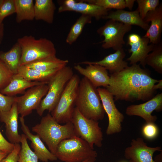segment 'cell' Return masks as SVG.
Wrapping results in <instances>:
<instances>
[{"label":"cell","mask_w":162,"mask_h":162,"mask_svg":"<svg viewBox=\"0 0 162 162\" xmlns=\"http://www.w3.org/2000/svg\"><path fill=\"white\" fill-rule=\"evenodd\" d=\"M55 155L63 162H80L87 160L95 161L98 154L86 142L75 136L61 141L57 147Z\"/></svg>","instance_id":"cell-4"},{"label":"cell","mask_w":162,"mask_h":162,"mask_svg":"<svg viewBox=\"0 0 162 162\" xmlns=\"http://www.w3.org/2000/svg\"><path fill=\"white\" fill-rule=\"evenodd\" d=\"M34 19L49 24L53 21L55 5L52 0H35L34 4Z\"/></svg>","instance_id":"cell-23"},{"label":"cell","mask_w":162,"mask_h":162,"mask_svg":"<svg viewBox=\"0 0 162 162\" xmlns=\"http://www.w3.org/2000/svg\"><path fill=\"white\" fill-rule=\"evenodd\" d=\"M68 62L67 60L61 59L55 56L36 61L25 66L38 70L46 72L60 70L67 66Z\"/></svg>","instance_id":"cell-26"},{"label":"cell","mask_w":162,"mask_h":162,"mask_svg":"<svg viewBox=\"0 0 162 162\" xmlns=\"http://www.w3.org/2000/svg\"><path fill=\"white\" fill-rule=\"evenodd\" d=\"M126 7L131 10L132 9L134 3L136 0H125Z\"/></svg>","instance_id":"cell-40"},{"label":"cell","mask_w":162,"mask_h":162,"mask_svg":"<svg viewBox=\"0 0 162 162\" xmlns=\"http://www.w3.org/2000/svg\"><path fill=\"white\" fill-rule=\"evenodd\" d=\"M4 25L3 22H0V44L1 43L4 34Z\"/></svg>","instance_id":"cell-41"},{"label":"cell","mask_w":162,"mask_h":162,"mask_svg":"<svg viewBox=\"0 0 162 162\" xmlns=\"http://www.w3.org/2000/svg\"><path fill=\"white\" fill-rule=\"evenodd\" d=\"M43 84H47L43 82L30 81L16 74L14 75L10 83L0 92L6 95L14 96L18 94H24L28 88Z\"/></svg>","instance_id":"cell-22"},{"label":"cell","mask_w":162,"mask_h":162,"mask_svg":"<svg viewBox=\"0 0 162 162\" xmlns=\"http://www.w3.org/2000/svg\"><path fill=\"white\" fill-rule=\"evenodd\" d=\"M3 0H0V6Z\"/></svg>","instance_id":"cell-46"},{"label":"cell","mask_w":162,"mask_h":162,"mask_svg":"<svg viewBox=\"0 0 162 162\" xmlns=\"http://www.w3.org/2000/svg\"><path fill=\"white\" fill-rule=\"evenodd\" d=\"M21 136V145L17 162H38V158L30 148L26 136L24 134H22Z\"/></svg>","instance_id":"cell-30"},{"label":"cell","mask_w":162,"mask_h":162,"mask_svg":"<svg viewBox=\"0 0 162 162\" xmlns=\"http://www.w3.org/2000/svg\"><path fill=\"white\" fill-rule=\"evenodd\" d=\"M159 80L151 77L148 69L136 64L111 74L106 88L115 100L147 101L154 96L156 90L154 86Z\"/></svg>","instance_id":"cell-1"},{"label":"cell","mask_w":162,"mask_h":162,"mask_svg":"<svg viewBox=\"0 0 162 162\" xmlns=\"http://www.w3.org/2000/svg\"><path fill=\"white\" fill-rule=\"evenodd\" d=\"M14 144L8 141L0 131V150L9 154L13 150Z\"/></svg>","instance_id":"cell-38"},{"label":"cell","mask_w":162,"mask_h":162,"mask_svg":"<svg viewBox=\"0 0 162 162\" xmlns=\"http://www.w3.org/2000/svg\"><path fill=\"white\" fill-rule=\"evenodd\" d=\"M16 97L6 95L0 92V113L10 109L16 101Z\"/></svg>","instance_id":"cell-36"},{"label":"cell","mask_w":162,"mask_h":162,"mask_svg":"<svg viewBox=\"0 0 162 162\" xmlns=\"http://www.w3.org/2000/svg\"><path fill=\"white\" fill-rule=\"evenodd\" d=\"M162 151L161 147L148 146L143 138L138 137L132 140L130 146L125 149L124 156L129 162H154V153Z\"/></svg>","instance_id":"cell-13"},{"label":"cell","mask_w":162,"mask_h":162,"mask_svg":"<svg viewBox=\"0 0 162 162\" xmlns=\"http://www.w3.org/2000/svg\"><path fill=\"white\" fill-rule=\"evenodd\" d=\"M19 143L14 144L13 151L1 161V162H17L19 159V154L21 149Z\"/></svg>","instance_id":"cell-37"},{"label":"cell","mask_w":162,"mask_h":162,"mask_svg":"<svg viewBox=\"0 0 162 162\" xmlns=\"http://www.w3.org/2000/svg\"></svg>","instance_id":"cell-47"},{"label":"cell","mask_w":162,"mask_h":162,"mask_svg":"<svg viewBox=\"0 0 162 162\" xmlns=\"http://www.w3.org/2000/svg\"><path fill=\"white\" fill-rule=\"evenodd\" d=\"M15 13L14 0H3L0 6V22L7 16Z\"/></svg>","instance_id":"cell-34"},{"label":"cell","mask_w":162,"mask_h":162,"mask_svg":"<svg viewBox=\"0 0 162 162\" xmlns=\"http://www.w3.org/2000/svg\"><path fill=\"white\" fill-rule=\"evenodd\" d=\"M14 75L0 58V91L10 83Z\"/></svg>","instance_id":"cell-33"},{"label":"cell","mask_w":162,"mask_h":162,"mask_svg":"<svg viewBox=\"0 0 162 162\" xmlns=\"http://www.w3.org/2000/svg\"><path fill=\"white\" fill-rule=\"evenodd\" d=\"M162 152L155 158L154 162H162Z\"/></svg>","instance_id":"cell-44"},{"label":"cell","mask_w":162,"mask_h":162,"mask_svg":"<svg viewBox=\"0 0 162 162\" xmlns=\"http://www.w3.org/2000/svg\"><path fill=\"white\" fill-rule=\"evenodd\" d=\"M75 107L88 119L98 121L104 117L105 112L97 88L84 77L80 81Z\"/></svg>","instance_id":"cell-3"},{"label":"cell","mask_w":162,"mask_h":162,"mask_svg":"<svg viewBox=\"0 0 162 162\" xmlns=\"http://www.w3.org/2000/svg\"><path fill=\"white\" fill-rule=\"evenodd\" d=\"M154 89L155 90L158 89L162 90V80H159L158 82L155 84L154 86Z\"/></svg>","instance_id":"cell-42"},{"label":"cell","mask_w":162,"mask_h":162,"mask_svg":"<svg viewBox=\"0 0 162 162\" xmlns=\"http://www.w3.org/2000/svg\"><path fill=\"white\" fill-rule=\"evenodd\" d=\"M83 1L94 4L106 9L123 10L126 8L125 0H83Z\"/></svg>","instance_id":"cell-31"},{"label":"cell","mask_w":162,"mask_h":162,"mask_svg":"<svg viewBox=\"0 0 162 162\" xmlns=\"http://www.w3.org/2000/svg\"><path fill=\"white\" fill-rule=\"evenodd\" d=\"M144 20L151 25L143 36L149 40V43L157 45L160 42L162 31V4L154 10L148 13Z\"/></svg>","instance_id":"cell-18"},{"label":"cell","mask_w":162,"mask_h":162,"mask_svg":"<svg viewBox=\"0 0 162 162\" xmlns=\"http://www.w3.org/2000/svg\"><path fill=\"white\" fill-rule=\"evenodd\" d=\"M19 118L21 129L27 139L31 141V147L38 160L43 162L56 160L58 159L56 156L46 148L39 136L31 133L25 123L24 117H20Z\"/></svg>","instance_id":"cell-17"},{"label":"cell","mask_w":162,"mask_h":162,"mask_svg":"<svg viewBox=\"0 0 162 162\" xmlns=\"http://www.w3.org/2000/svg\"><path fill=\"white\" fill-rule=\"evenodd\" d=\"M132 29V26L112 20H109L97 30L104 37L102 47L104 49L112 48L115 51L123 48L125 44L124 36Z\"/></svg>","instance_id":"cell-9"},{"label":"cell","mask_w":162,"mask_h":162,"mask_svg":"<svg viewBox=\"0 0 162 162\" xmlns=\"http://www.w3.org/2000/svg\"><path fill=\"white\" fill-rule=\"evenodd\" d=\"M14 2L16 21L17 23L34 19V4L33 0H14Z\"/></svg>","instance_id":"cell-27"},{"label":"cell","mask_w":162,"mask_h":162,"mask_svg":"<svg viewBox=\"0 0 162 162\" xmlns=\"http://www.w3.org/2000/svg\"><path fill=\"white\" fill-rule=\"evenodd\" d=\"M17 42L21 49L20 66L56 56L54 44L46 38L36 39L32 35H25Z\"/></svg>","instance_id":"cell-5"},{"label":"cell","mask_w":162,"mask_h":162,"mask_svg":"<svg viewBox=\"0 0 162 162\" xmlns=\"http://www.w3.org/2000/svg\"><path fill=\"white\" fill-rule=\"evenodd\" d=\"M47 84H43L32 87L23 95L16 97V102L19 114L24 117L36 110L43 98L48 90Z\"/></svg>","instance_id":"cell-11"},{"label":"cell","mask_w":162,"mask_h":162,"mask_svg":"<svg viewBox=\"0 0 162 162\" xmlns=\"http://www.w3.org/2000/svg\"><path fill=\"white\" fill-rule=\"evenodd\" d=\"M19 115L16 102L10 110L0 113V121L5 124L6 136L9 142L13 144L19 143L21 140L18 131Z\"/></svg>","instance_id":"cell-16"},{"label":"cell","mask_w":162,"mask_h":162,"mask_svg":"<svg viewBox=\"0 0 162 162\" xmlns=\"http://www.w3.org/2000/svg\"><path fill=\"white\" fill-rule=\"evenodd\" d=\"M141 132L143 136L145 138L148 140H152L158 136L159 129L154 122L146 123L142 126Z\"/></svg>","instance_id":"cell-35"},{"label":"cell","mask_w":162,"mask_h":162,"mask_svg":"<svg viewBox=\"0 0 162 162\" xmlns=\"http://www.w3.org/2000/svg\"><path fill=\"white\" fill-rule=\"evenodd\" d=\"M92 18L89 16L82 14L71 27L67 37L66 43L70 45L74 43L81 33L85 25L92 22Z\"/></svg>","instance_id":"cell-28"},{"label":"cell","mask_w":162,"mask_h":162,"mask_svg":"<svg viewBox=\"0 0 162 162\" xmlns=\"http://www.w3.org/2000/svg\"><path fill=\"white\" fill-rule=\"evenodd\" d=\"M149 39L143 36L138 42L128 44L131 46L128 51L131 54L127 60L130 61L131 64L140 62L139 64L145 67L146 57L153 50L156 45L151 44H149Z\"/></svg>","instance_id":"cell-20"},{"label":"cell","mask_w":162,"mask_h":162,"mask_svg":"<svg viewBox=\"0 0 162 162\" xmlns=\"http://www.w3.org/2000/svg\"><path fill=\"white\" fill-rule=\"evenodd\" d=\"M145 63L156 72L162 74V45L161 42L156 45L153 50L146 57Z\"/></svg>","instance_id":"cell-29"},{"label":"cell","mask_w":162,"mask_h":162,"mask_svg":"<svg viewBox=\"0 0 162 162\" xmlns=\"http://www.w3.org/2000/svg\"><path fill=\"white\" fill-rule=\"evenodd\" d=\"M138 4L136 9L139 15L143 20H144L149 12L154 10L159 5V0H137Z\"/></svg>","instance_id":"cell-32"},{"label":"cell","mask_w":162,"mask_h":162,"mask_svg":"<svg viewBox=\"0 0 162 162\" xmlns=\"http://www.w3.org/2000/svg\"><path fill=\"white\" fill-rule=\"evenodd\" d=\"M55 155L57 147L62 141L77 136L71 122L63 125L57 122L49 113L43 117L40 123L32 128Z\"/></svg>","instance_id":"cell-2"},{"label":"cell","mask_w":162,"mask_h":162,"mask_svg":"<svg viewBox=\"0 0 162 162\" xmlns=\"http://www.w3.org/2000/svg\"><path fill=\"white\" fill-rule=\"evenodd\" d=\"M60 70L44 72L22 65L19 67L16 74L30 81L47 84L50 79Z\"/></svg>","instance_id":"cell-24"},{"label":"cell","mask_w":162,"mask_h":162,"mask_svg":"<svg viewBox=\"0 0 162 162\" xmlns=\"http://www.w3.org/2000/svg\"><path fill=\"white\" fill-rule=\"evenodd\" d=\"M103 19L113 20L131 26L135 25L146 31L149 26L148 23L142 19L137 10L133 11L117 10L109 12Z\"/></svg>","instance_id":"cell-21"},{"label":"cell","mask_w":162,"mask_h":162,"mask_svg":"<svg viewBox=\"0 0 162 162\" xmlns=\"http://www.w3.org/2000/svg\"><path fill=\"white\" fill-rule=\"evenodd\" d=\"M85 68L79 64L74 66V69L87 79L95 87L106 88L109 84L110 76L107 70L104 67L89 64Z\"/></svg>","instance_id":"cell-15"},{"label":"cell","mask_w":162,"mask_h":162,"mask_svg":"<svg viewBox=\"0 0 162 162\" xmlns=\"http://www.w3.org/2000/svg\"><path fill=\"white\" fill-rule=\"evenodd\" d=\"M72 68L66 66L59 70L47 84L48 90L36 110L42 116L45 110L51 112L55 108L68 81L74 75Z\"/></svg>","instance_id":"cell-6"},{"label":"cell","mask_w":162,"mask_h":162,"mask_svg":"<svg viewBox=\"0 0 162 162\" xmlns=\"http://www.w3.org/2000/svg\"><path fill=\"white\" fill-rule=\"evenodd\" d=\"M95 161L92 160H86L84 161H82V162H95ZM56 162H61L60 161H58Z\"/></svg>","instance_id":"cell-45"},{"label":"cell","mask_w":162,"mask_h":162,"mask_svg":"<svg viewBox=\"0 0 162 162\" xmlns=\"http://www.w3.org/2000/svg\"><path fill=\"white\" fill-rule=\"evenodd\" d=\"M21 55V48L17 42L8 51L0 52V58L14 74L17 73Z\"/></svg>","instance_id":"cell-25"},{"label":"cell","mask_w":162,"mask_h":162,"mask_svg":"<svg viewBox=\"0 0 162 162\" xmlns=\"http://www.w3.org/2000/svg\"><path fill=\"white\" fill-rule=\"evenodd\" d=\"M8 154V153L6 152L0 150V162H1L2 159L5 158Z\"/></svg>","instance_id":"cell-43"},{"label":"cell","mask_w":162,"mask_h":162,"mask_svg":"<svg viewBox=\"0 0 162 162\" xmlns=\"http://www.w3.org/2000/svg\"><path fill=\"white\" fill-rule=\"evenodd\" d=\"M59 13L65 11H75L82 14L89 16L99 20L106 16L110 9L97 5L86 2L82 0H65L58 1Z\"/></svg>","instance_id":"cell-12"},{"label":"cell","mask_w":162,"mask_h":162,"mask_svg":"<svg viewBox=\"0 0 162 162\" xmlns=\"http://www.w3.org/2000/svg\"><path fill=\"white\" fill-rule=\"evenodd\" d=\"M80 80L74 74L66 84L54 109L51 112L53 118L60 124L70 122L75 107Z\"/></svg>","instance_id":"cell-7"},{"label":"cell","mask_w":162,"mask_h":162,"mask_svg":"<svg viewBox=\"0 0 162 162\" xmlns=\"http://www.w3.org/2000/svg\"><path fill=\"white\" fill-rule=\"evenodd\" d=\"M70 122L77 136L93 148L94 145L99 148L102 146L103 134L98 121L86 118L75 107Z\"/></svg>","instance_id":"cell-8"},{"label":"cell","mask_w":162,"mask_h":162,"mask_svg":"<svg viewBox=\"0 0 162 162\" xmlns=\"http://www.w3.org/2000/svg\"><path fill=\"white\" fill-rule=\"evenodd\" d=\"M97 89L105 112L108 116V124L106 134L111 135L120 132L124 117L117 108L113 96L106 88L98 87Z\"/></svg>","instance_id":"cell-10"},{"label":"cell","mask_w":162,"mask_h":162,"mask_svg":"<svg viewBox=\"0 0 162 162\" xmlns=\"http://www.w3.org/2000/svg\"><path fill=\"white\" fill-rule=\"evenodd\" d=\"M162 110V93H158L146 102L128 106L126 114L129 116H137L144 120L146 123L154 122L157 120L156 116L152 115L154 111L159 112Z\"/></svg>","instance_id":"cell-14"},{"label":"cell","mask_w":162,"mask_h":162,"mask_svg":"<svg viewBox=\"0 0 162 162\" xmlns=\"http://www.w3.org/2000/svg\"><path fill=\"white\" fill-rule=\"evenodd\" d=\"M126 54L123 48L117 50L97 61H85L79 64H97L104 67L111 74L119 72L128 66V63L124 60Z\"/></svg>","instance_id":"cell-19"},{"label":"cell","mask_w":162,"mask_h":162,"mask_svg":"<svg viewBox=\"0 0 162 162\" xmlns=\"http://www.w3.org/2000/svg\"><path fill=\"white\" fill-rule=\"evenodd\" d=\"M141 38L138 34L135 33L131 34L128 36V44L137 42L140 40Z\"/></svg>","instance_id":"cell-39"}]
</instances>
